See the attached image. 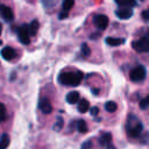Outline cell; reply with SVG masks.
<instances>
[{
  "instance_id": "cell-1",
  "label": "cell",
  "mask_w": 149,
  "mask_h": 149,
  "mask_svg": "<svg viewBox=\"0 0 149 149\" xmlns=\"http://www.w3.org/2000/svg\"><path fill=\"white\" fill-rule=\"evenodd\" d=\"M81 79H83L81 72H64L58 78L59 83L66 86H78Z\"/></svg>"
},
{
  "instance_id": "cell-2",
  "label": "cell",
  "mask_w": 149,
  "mask_h": 149,
  "mask_svg": "<svg viewBox=\"0 0 149 149\" xmlns=\"http://www.w3.org/2000/svg\"><path fill=\"white\" fill-rule=\"evenodd\" d=\"M126 129L130 136H139V134L143 129V126H142L141 121L135 115L130 114L127 119V122H126Z\"/></svg>"
},
{
  "instance_id": "cell-3",
  "label": "cell",
  "mask_w": 149,
  "mask_h": 149,
  "mask_svg": "<svg viewBox=\"0 0 149 149\" xmlns=\"http://www.w3.org/2000/svg\"><path fill=\"white\" fill-rule=\"evenodd\" d=\"M146 73H147L146 72V69L143 66L139 65V66L132 69V71L129 73V77H130V79L133 81H142L146 78Z\"/></svg>"
},
{
  "instance_id": "cell-4",
  "label": "cell",
  "mask_w": 149,
  "mask_h": 149,
  "mask_svg": "<svg viewBox=\"0 0 149 149\" xmlns=\"http://www.w3.org/2000/svg\"><path fill=\"white\" fill-rule=\"evenodd\" d=\"M133 48L137 52H148L149 51V38L148 37H142L139 41H135L132 43Z\"/></svg>"
},
{
  "instance_id": "cell-5",
  "label": "cell",
  "mask_w": 149,
  "mask_h": 149,
  "mask_svg": "<svg viewBox=\"0 0 149 149\" xmlns=\"http://www.w3.org/2000/svg\"><path fill=\"white\" fill-rule=\"evenodd\" d=\"M30 34H29V30H28V26L27 24H23L22 27L19 28L17 30V37H19V41L22 43V44H29L30 42Z\"/></svg>"
},
{
  "instance_id": "cell-6",
  "label": "cell",
  "mask_w": 149,
  "mask_h": 149,
  "mask_svg": "<svg viewBox=\"0 0 149 149\" xmlns=\"http://www.w3.org/2000/svg\"><path fill=\"white\" fill-rule=\"evenodd\" d=\"M93 23H94V26H95L98 29L105 30V29L107 28V26H108V17H107L106 15H104V14H98V15L94 16Z\"/></svg>"
},
{
  "instance_id": "cell-7",
  "label": "cell",
  "mask_w": 149,
  "mask_h": 149,
  "mask_svg": "<svg viewBox=\"0 0 149 149\" xmlns=\"http://www.w3.org/2000/svg\"><path fill=\"white\" fill-rule=\"evenodd\" d=\"M0 15L1 17L7 21V22H10L13 19H14V14H13V10L7 7V6H0Z\"/></svg>"
},
{
  "instance_id": "cell-8",
  "label": "cell",
  "mask_w": 149,
  "mask_h": 149,
  "mask_svg": "<svg viewBox=\"0 0 149 149\" xmlns=\"http://www.w3.org/2000/svg\"><path fill=\"white\" fill-rule=\"evenodd\" d=\"M0 55H1V57H2L5 61H12V59L15 57L16 52H15V50H14L13 48H10V47H5V48L1 49Z\"/></svg>"
},
{
  "instance_id": "cell-9",
  "label": "cell",
  "mask_w": 149,
  "mask_h": 149,
  "mask_svg": "<svg viewBox=\"0 0 149 149\" xmlns=\"http://www.w3.org/2000/svg\"><path fill=\"white\" fill-rule=\"evenodd\" d=\"M115 15L120 19V20H127L129 17H132L133 15V10L130 8H119L115 10Z\"/></svg>"
},
{
  "instance_id": "cell-10",
  "label": "cell",
  "mask_w": 149,
  "mask_h": 149,
  "mask_svg": "<svg viewBox=\"0 0 149 149\" xmlns=\"http://www.w3.org/2000/svg\"><path fill=\"white\" fill-rule=\"evenodd\" d=\"M40 109L44 114H49V113L52 112V106H51L50 101L47 98H42L41 99V101H40Z\"/></svg>"
},
{
  "instance_id": "cell-11",
  "label": "cell",
  "mask_w": 149,
  "mask_h": 149,
  "mask_svg": "<svg viewBox=\"0 0 149 149\" xmlns=\"http://www.w3.org/2000/svg\"><path fill=\"white\" fill-rule=\"evenodd\" d=\"M79 92H77V91H71V92H69L68 93V95H66V101L69 102V104H76V102H78L79 101Z\"/></svg>"
},
{
  "instance_id": "cell-12",
  "label": "cell",
  "mask_w": 149,
  "mask_h": 149,
  "mask_svg": "<svg viewBox=\"0 0 149 149\" xmlns=\"http://www.w3.org/2000/svg\"><path fill=\"white\" fill-rule=\"evenodd\" d=\"M116 5L121 6V8H130L136 6V1L135 0H114Z\"/></svg>"
},
{
  "instance_id": "cell-13",
  "label": "cell",
  "mask_w": 149,
  "mask_h": 149,
  "mask_svg": "<svg viewBox=\"0 0 149 149\" xmlns=\"http://www.w3.org/2000/svg\"><path fill=\"white\" fill-rule=\"evenodd\" d=\"M105 42L111 45V47H116V45H120V44H123L125 43V38H118V37H107L105 40Z\"/></svg>"
},
{
  "instance_id": "cell-14",
  "label": "cell",
  "mask_w": 149,
  "mask_h": 149,
  "mask_svg": "<svg viewBox=\"0 0 149 149\" xmlns=\"http://www.w3.org/2000/svg\"><path fill=\"white\" fill-rule=\"evenodd\" d=\"M90 109V102L86 99H80L78 102V111L80 113H86Z\"/></svg>"
},
{
  "instance_id": "cell-15",
  "label": "cell",
  "mask_w": 149,
  "mask_h": 149,
  "mask_svg": "<svg viewBox=\"0 0 149 149\" xmlns=\"http://www.w3.org/2000/svg\"><path fill=\"white\" fill-rule=\"evenodd\" d=\"M38 21L37 20H33L31 22H30V24L28 26V30H29V34L30 35H36V33H37V30H38Z\"/></svg>"
},
{
  "instance_id": "cell-16",
  "label": "cell",
  "mask_w": 149,
  "mask_h": 149,
  "mask_svg": "<svg viewBox=\"0 0 149 149\" xmlns=\"http://www.w3.org/2000/svg\"><path fill=\"white\" fill-rule=\"evenodd\" d=\"M9 136L7 134H2L1 135V140H0V149H7L8 144H9Z\"/></svg>"
},
{
  "instance_id": "cell-17",
  "label": "cell",
  "mask_w": 149,
  "mask_h": 149,
  "mask_svg": "<svg viewBox=\"0 0 149 149\" xmlns=\"http://www.w3.org/2000/svg\"><path fill=\"white\" fill-rule=\"evenodd\" d=\"M111 142H112V135H111L109 133H104V134L101 135L100 143H101L102 146H107V144H109Z\"/></svg>"
},
{
  "instance_id": "cell-18",
  "label": "cell",
  "mask_w": 149,
  "mask_h": 149,
  "mask_svg": "<svg viewBox=\"0 0 149 149\" xmlns=\"http://www.w3.org/2000/svg\"><path fill=\"white\" fill-rule=\"evenodd\" d=\"M116 108H118V106H116V102H114V101H107V102L105 104V109H106L107 112H109V113L115 112Z\"/></svg>"
},
{
  "instance_id": "cell-19",
  "label": "cell",
  "mask_w": 149,
  "mask_h": 149,
  "mask_svg": "<svg viewBox=\"0 0 149 149\" xmlns=\"http://www.w3.org/2000/svg\"><path fill=\"white\" fill-rule=\"evenodd\" d=\"M77 129H78L80 133H86V132H87L86 122H85L84 120H79V121H77Z\"/></svg>"
},
{
  "instance_id": "cell-20",
  "label": "cell",
  "mask_w": 149,
  "mask_h": 149,
  "mask_svg": "<svg viewBox=\"0 0 149 149\" xmlns=\"http://www.w3.org/2000/svg\"><path fill=\"white\" fill-rule=\"evenodd\" d=\"M74 5V0H64L63 1V9L64 12H69Z\"/></svg>"
},
{
  "instance_id": "cell-21",
  "label": "cell",
  "mask_w": 149,
  "mask_h": 149,
  "mask_svg": "<svg viewBox=\"0 0 149 149\" xmlns=\"http://www.w3.org/2000/svg\"><path fill=\"white\" fill-rule=\"evenodd\" d=\"M58 0H42V3L44 7L47 8H50V7H55L57 5Z\"/></svg>"
},
{
  "instance_id": "cell-22",
  "label": "cell",
  "mask_w": 149,
  "mask_h": 149,
  "mask_svg": "<svg viewBox=\"0 0 149 149\" xmlns=\"http://www.w3.org/2000/svg\"><path fill=\"white\" fill-rule=\"evenodd\" d=\"M6 118H7V115H6V107H5V105L2 102H0V122L5 121Z\"/></svg>"
},
{
  "instance_id": "cell-23",
  "label": "cell",
  "mask_w": 149,
  "mask_h": 149,
  "mask_svg": "<svg viewBox=\"0 0 149 149\" xmlns=\"http://www.w3.org/2000/svg\"><path fill=\"white\" fill-rule=\"evenodd\" d=\"M81 54L85 56V57H88L91 55V49L88 48V45L86 43H83L81 44Z\"/></svg>"
},
{
  "instance_id": "cell-24",
  "label": "cell",
  "mask_w": 149,
  "mask_h": 149,
  "mask_svg": "<svg viewBox=\"0 0 149 149\" xmlns=\"http://www.w3.org/2000/svg\"><path fill=\"white\" fill-rule=\"evenodd\" d=\"M148 107H149V95L146 97V98H143V99L140 101V108H141V109H146V108H148Z\"/></svg>"
},
{
  "instance_id": "cell-25",
  "label": "cell",
  "mask_w": 149,
  "mask_h": 149,
  "mask_svg": "<svg viewBox=\"0 0 149 149\" xmlns=\"http://www.w3.org/2000/svg\"><path fill=\"white\" fill-rule=\"evenodd\" d=\"M63 119L61 118V116H58L57 118V122L55 123V126H54V129L56 130V132H58V130H61L62 128H63Z\"/></svg>"
},
{
  "instance_id": "cell-26",
  "label": "cell",
  "mask_w": 149,
  "mask_h": 149,
  "mask_svg": "<svg viewBox=\"0 0 149 149\" xmlns=\"http://www.w3.org/2000/svg\"><path fill=\"white\" fill-rule=\"evenodd\" d=\"M91 147H92V142L91 141H85L81 144V148L80 149H91Z\"/></svg>"
},
{
  "instance_id": "cell-27",
  "label": "cell",
  "mask_w": 149,
  "mask_h": 149,
  "mask_svg": "<svg viewBox=\"0 0 149 149\" xmlns=\"http://www.w3.org/2000/svg\"><path fill=\"white\" fill-rule=\"evenodd\" d=\"M141 16H142V19H143L144 21H149V10H144V12H142Z\"/></svg>"
},
{
  "instance_id": "cell-28",
  "label": "cell",
  "mask_w": 149,
  "mask_h": 149,
  "mask_svg": "<svg viewBox=\"0 0 149 149\" xmlns=\"http://www.w3.org/2000/svg\"><path fill=\"white\" fill-rule=\"evenodd\" d=\"M91 114L93 115V116H95V115H98V113H99V108L97 107V106H94V107H91Z\"/></svg>"
},
{
  "instance_id": "cell-29",
  "label": "cell",
  "mask_w": 149,
  "mask_h": 149,
  "mask_svg": "<svg viewBox=\"0 0 149 149\" xmlns=\"http://www.w3.org/2000/svg\"><path fill=\"white\" fill-rule=\"evenodd\" d=\"M58 17L61 19V20H64V19H66L68 17V12H61L59 14H58Z\"/></svg>"
},
{
  "instance_id": "cell-30",
  "label": "cell",
  "mask_w": 149,
  "mask_h": 149,
  "mask_svg": "<svg viewBox=\"0 0 149 149\" xmlns=\"http://www.w3.org/2000/svg\"><path fill=\"white\" fill-rule=\"evenodd\" d=\"M91 38H92V40H97V38H99V34H92V35H91Z\"/></svg>"
},
{
  "instance_id": "cell-31",
  "label": "cell",
  "mask_w": 149,
  "mask_h": 149,
  "mask_svg": "<svg viewBox=\"0 0 149 149\" xmlns=\"http://www.w3.org/2000/svg\"><path fill=\"white\" fill-rule=\"evenodd\" d=\"M92 93H93L94 95H97V94H99V90H98V88H92Z\"/></svg>"
},
{
  "instance_id": "cell-32",
  "label": "cell",
  "mask_w": 149,
  "mask_h": 149,
  "mask_svg": "<svg viewBox=\"0 0 149 149\" xmlns=\"http://www.w3.org/2000/svg\"><path fill=\"white\" fill-rule=\"evenodd\" d=\"M106 149H115V147H114L112 143H109V144L106 146Z\"/></svg>"
},
{
  "instance_id": "cell-33",
  "label": "cell",
  "mask_w": 149,
  "mask_h": 149,
  "mask_svg": "<svg viewBox=\"0 0 149 149\" xmlns=\"http://www.w3.org/2000/svg\"><path fill=\"white\" fill-rule=\"evenodd\" d=\"M1 30H2V26H1V23H0V34H1Z\"/></svg>"
},
{
  "instance_id": "cell-34",
  "label": "cell",
  "mask_w": 149,
  "mask_h": 149,
  "mask_svg": "<svg viewBox=\"0 0 149 149\" xmlns=\"http://www.w3.org/2000/svg\"><path fill=\"white\" fill-rule=\"evenodd\" d=\"M140 1H143V0H140Z\"/></svg>"
},
{
  "instance_id": "cell-35",
  "label": "cell",
  "mask_w": 149,
  "mask_h": 149,
  "mask_svg": "<svg viewBox=\"0 0 149 149\" xmlns=\"http://www.w3.org/2000/svg\"><path fill=\"white\" fill-rule=\"evenodd\" d=\"M148 33H149V31H148Z\"/></svg>"
}]
</instances>
